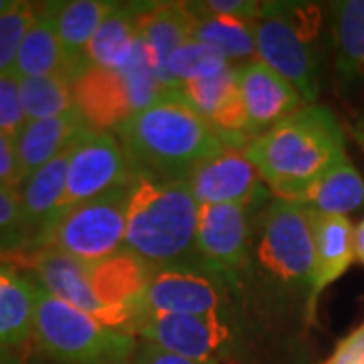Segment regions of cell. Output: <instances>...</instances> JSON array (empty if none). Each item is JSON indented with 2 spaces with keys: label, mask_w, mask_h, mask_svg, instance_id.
Listing matches in <instances>:
<instances>
[{
  "label": "cell",
  "mask_w": 364,
  "mask_h": 364,
  "mask_svg": "<svg viewBox=\"0 0 364 364\" xmlns=\"http://www.w3.org/2000/svg\"><path fill=\"white\" fill-rule=\"evenodd\" d=\"M31 265L37 282L55 298L71 304L107 328L136 336L134 328L154 272L152 265L126 251L100 261L39 251Z\"/></svg>",
  "instance_id": "1"
},
{
  "label": "cell",
  "mask_w": 364,
  "mask_h": 364,
  "mask_svg": "<svg viewBox=\"0 0 364 364\" xmlns=\"http://www.w3.org/2000/svg\"><path fill=\"white\" fill-rule=\"evenodd\" d=\"M168 91L158 77L154 61L138 37L130 57L116 69L91 67L75 79V107L95 132L119 130L134 114Z\"/></svg>",
  "instance_id": "8"
},
{
  "label": "cell",
  "mask_w": 364,
  "mask_h": 364,
  "mask_svg": "<svg viewBox=\"0 0 364 364\" xmlns=\"http://www.w3.org/2000/svg\"><path fill=\"white\" fill-rule=\"evenodd\" d=\"M178 91L229 146L245 148L251 142L247 109L239 90L237 67L229 65L215 75L188 81L181 85Z\"/></svg>",
  "instance_id": "15"
},
{
  "label": "cell",
  "mask_w": 364,
  "mask_h": 364,
  "mask_svg": "<svg viewBox=\"0 0 364 364\" xmlns=\"http://www.w3.org/2000/svg\"><path fill=\"white\" fill-rule=\"evenodd\" d=\"M316 259H314V282L310 294V314L326 287H330L348 272L354 255V225L348 217L316 215Z\"/></svg>",
  "instance_id": "21"
},
{
  "label": "cell",
  "mask_w": 364,
  "mask_h": 364,
  "mask_svg": "<svg viewBox=\"0 0 364 364\" xmlns=\"http://www.w3.org/2000/svg\"><path fill=\"white\" fill-rule=\"evenodd\" d=\"M114 6H116V2H112V0L57 2L55 25H57L61 51L65 57L67 71L73 79L79 77V73L83 69L85 49Z\"/></svg>",
  "instance_id": "22"
},
{
  "label": "cell",
  "mask_w": 364,
  "mask_h": 364,
  "mask_svg": "<svg viewBox=\"0 0 364 364\" xmlns=\"http://www.w3.org/2000/svg\"><path fill=\"white\" fill-rule=\"evenodd\" d=\"M55 11H57V2H45L37 6V18L28 28L16 57L13 73L18 79L47 77L57 73L69 75L57 35Z\"/></svg>",
  "instance_id": "24"
},
{
  "label": "cell",
  "mask_w": 364,
  "mask_h": 364,
  "mask_svg": "<svg viewBox=\"0 0 364 364\" xmlns=\"http://www.w3.org/2000/svg\"><path fill=\"white\" fill-rule=\"evenodd\" d=\"M33 235L25 221L18 191L0 186V255L31 249Z\"/></svg>",
  "instance_id": "31"
},
{
  "label": "cell",
  "mask_w": 364,
  "mask_h": 364,
  "mask_svg": "<svg viewBox=\"0 0 364 364\" xmlns=\"http://www.w3.org/2000/svg\"><path fill=\"white\" fill-rule=\"evenodd\" d=\"M14 4H16V0H0V16L6 13V11H11Z\"/></svg>",
  "instance_id": "41"
},
{
  "label": "cell",
  "mask_w": 364,
  "mask_h": 364,
  "mask_svg": "<svg viewBox=\"0 0 364 364\" xmlns=\"http://www.w3.org/2000/svg\"><path fill=\"white\" fill-rule=\"evenodd\" d=\"M245 154L275 198L298 203L326 172L346 160L338 117L324 105H306L245 146Z\"/></svg>",
  "instance_id": "2"
},
{
  "label": "cell",
  "mask_w": 364,
  "mask_h": 364,
  "mask_svg": "<svg viewBox=\"0 0 364 364\" xmlns=\"http://www.w3.org/2000/svg\"><path fill=\"white\" fill-rule=\"evenodd\" d=\"M132 364H200L195 360H188V358H182L178 354H172V352L160 348L156 344H150V342H138V348L134 354V360Z\"/></svg>",
  "instance_id": "36"
},
{
  "label": "cell",
  "mask_w": 364,
  "mask_h": 364,
  "mask_svg": "<svg viewBox=\"0 0 364 364\" xmlns=\"http://www.w3.org/2000/svg\"><path fill=\"white\" fill-rule=\"evenodd\" d=\"M200 205L184 178H160L136 172L132 176L126 215V253L154 269L200 265L196 227Z\"/></svg>",
  "instance_id": "4"
},
{
  "label": "cell",
  "mask_w": 364,
  "mask_h": 364,
  "mask_svg": "<svg viewBox=\"0 0 364 364\" xmlns=\"http://www.w3.org/2000/svg\"><path fill=\"white\" fill-rule=\"evenodd\" d=\"M203 6L208 13L241 18L249 23H255L263 11V2H257V0H207L203 2Z\"/></svg>",
  "instance_id": "34"
},
{
  "label": "cell",
  "mask_w": 364,
  "mask_h": 364,
  "mask_svg": "<svg viewBox=\"0 0 364 364\" xmlns=\"http://www.w3.org/2000/svg\"><path fill=\"white\" fill-rule=\"evenodd\" d=\"M354 255L364 265V219L354 227Z\"/></svg>",
  "instance_id": "39"
},
{
  "label": "cell",
  "mask_w": 364,
  "mask_h": 364,
  "mask_svg": "<svg viewBox=\"0 0 364 364\" xmlns=\"http://www.w3.org/2000/svg\"><path fill=\"white\" fill-rule=\"evenodd\" d=\"M298 203L316 215L348 217V213L364 207V178L346 158L314 182Z\"/></svg>",
  "instance_id": "27"
},
{
  "label": "cell",
  "mask_w": 364,
  "mask_h": 364,
  "mask_svg": "<svg viewBox=\"0 0 364 364\" xmlns=\"http://www.w3.org/2000/svg\"><path fill=\"white\" fill-rule=\"evenodd\" d=\"M26 364H63V363H57V360H53L49 358L47 354H43V352L31 342L28 344V348H26Z\"/></svg>",
  "instance_id": "38"
},
{
  "label": "cell",
  "mask_w": 364,
  "mask_h": 364,
  "mask_svg": "<svg viewBox=\"0 0 364 364\" xmlns=\"http://www.w3.org/2000/svg\"><path fill=\"white\" fill-rule=\"evenodd\" d=\"M116 136L134 174L160 178H186L203 160L229 146L178 90L164 91L124 122Z\"/></svg>",
  "instance_id": "3"
},
{
  "label": "cell",
  "mask_w": 364,
  "mask_h": 364,
  "mask_svg": "<svg viewBox=\"0 0 364 364\" xmlns=\"http://www.w3.org/2000/svg\"><path fill=\"white\" fill-rule=\"evenodd\" d=\"M39 282L0 261V346L25 348L33 342Z\"/></svg>",
  "instance_id": "20"
},
{
  "label": "cell",
  "mask_w": 364,
  "mask_h": 364,
  "mask_svg": "<svg viewBox=\"0 0 364 364\" xmlns=\"http://www.w3.org/2000/svg\"><path fill=\"white\" fill-rule=\"evenodd\" d=\"M186 184L198 205H265L269 191L251 164L245 148L227 146L186 174Z\"/></svg>",
  "instance_id": "14"
},
{
  "label": "cell",
  "mask_w": 364,
  "mask_h": 364,
  "mask_svg": "<svg viewBox=\"0 0 364 364\" xmlns=\"http://www.w3.org/2000/svg\"><path fill=\"white\" fill-rule=\"evenodd\" d=\"M136 338L200 364H245L243 330L231 310L198 316L144 314Z\"/></svg>",
  "instance_id": "10"
},
{
  "label": "cell",
  "mask_w": 364,
  "mask_h": 364,
  "mask_svg": "<svg viewBox=\"0 0 364 364\" xmlns=\"http://www.w3.org/2000/svg\"><path fill=\"white\" fill-rule=\"evenodd\" d=\"M322 364H364V322L340 340Z\"/></svg>",
  "instance_id": "35"
},
{
  "label": "cell",
  "mask_w": 364,
  "mask_h": 364,
  "mask_svg": "<svg viewBox=\"0 0 364 364\" xmlns=\"http://www.w3.org/2000/svg\"><path fill=\"white\" fill-rule=\"evenodd\" d=\"M229 65L231 63L215 47L198 39H188L168 59L164 85L168 90H178L188 81L215 75Z\"/></svg>",
  "instance_id": "29"
},
{
  "label": "cell",
  "mask_w": 364,
  "mask_h": 364,
  "mask_svg": "<svg viewBox=\"0 0 364 364\" xmlns=\"http://www.w3.org/2000/svg\"><path fill=\"white\" fill-rule=\"evenodd\" d=\"M21 95L28 122L59 117L75 109V79L67 73L21 79Z\"/></svg>",
  "instance_id": "28"
},
{
  "label": "cell",
  "mask_w": 364,
  "mask_h": 364,
  "mask_svg": "<svg viewBox=\"0 0 364 364\" xmlns=\"http://www.w3.org/2000/svg\"><path fill=\"white\" fill-rule=\"evenodd\" d=\"M152 4L154 2H116L85 49L81 73L91 67L116 69L122 65L130 57L140 37L144 16L152 9Z\"/></svg>",
  "instance_id": "18"
},
{
  "label": "cell",
  "mask_w": 364,
  "mask_h": 364,
  "mask_svg": "<svg viewBox=\"0 0 364 364\" xmlns=\"http://www.w3.org/2000/svg\"><path fill=\"white\" fill-rule=\"evenodd\" d=\"M25 176L21 170L16 144L11 136L0 132V186L9 191H21Z\"/></svg>",
  "instance_id": "33"
},
{
  "label": "cell",
  "mask_w": 364,
  "mask_h": 364,
  "mask_svg": "<svg viewBox=\"0 0 364 364\" xmlns=\"http://www.w3.org/2000/svg\"><path fill=\"white\" fill-rule=\"evenodd\" d=\"M330 47L340 85L364 87V0L330 4Z\"/></svg>",
  "instance_id": "19"
},
{
  "label": "cell",
  "mask_w": 364,
  "mask_h": 364,
  "mask_svg": "<svg viewBox=\"0 0 364 364\" xmlns=\"http://www.w3.org/2000/svg\"><path fill=\"white\" fill-rule=\"evenodd\" d=\"M71 150H67L61 156H57L51 162H47L45 166H41L37 172H33L18 191L26 227L33 235V243L37 241V237L45 231V227L61 210ZM31 249H33V245H31Z\"/></svg>",
  "instance_id": "23"
},
{
  "label": "cell",
  "mask_w": 364,
  "mask_h": 364,
  "mask_svg": "<svg viewBox=\"0 0 364 364\" xmlns=\"http://www.w3.org/2000/svg\"><path fill=\"white\" fill-rule=\"evenodd\" d=\"M134 172L114 132H87L71 150L65 195L59 215L117 186H128Z\"/></svg>",
  "instance_id": "13"
},
{
  "label": "cell",
  "mask_w": 364,
  "mask_h": 364,
  "mask_svg": "<svg viewBox=\"0 0 364 364\" xmlns=\"http://www.w3.org/2000/svg\"><path fill=\"white\" fill-rule=\"evenodd\" d=\"M229 282L200 265L158 267L142 299L144 314L198 316L229 310Z\"/></svg>",
  "instance_id": "12"
},
{
  "label": "cell",
  "mask_w": 364,
  "mask_h": 364,
  "mask_svg": "<svg viewBox=\"0 0 364 364\" xmlns=\"http://www.w3.org/2000/svg\"><path fill=\"white\" fill-rule=\"evenodd\" d=\"M140 340L107 328L39 284L33 344L63 364H132Z\"/></svg>",
  "instance_id": "7"
},
{
  "label": "cell",
  "mask_w": 364,
  "mask_h": 364,
  "mask_svg": "<svg viewBox=\"0 0 364 364\" xmlns=\"http://www.w3.org/2000/svg\"><path fill=\"white\" fill-rule=\"evenodd\" d=\"M87 132H91V128L77 107L59 117L28 122L14 140L25 181L47 162L71 150Z\"/></svg>",
  "instance_id": "17"
},
{
  "label": "cell",
  "mask_w": 364,
  "mask_h": 364,
  "mask_svg": "<svg viewBox=\"0 0 364 364\" xmlns=\"http://www.w3.org/2000/svg\"><path fill=\"white\" fill-rule=\"evenodd\" d=\"M186 6L193 14V39L215 47L229 63H249L257 57L253 23L208 13L203 2H186Z\"/></svg>",
  "instance_id": "26"
},
{
  "label": "cell",
  "mask_w": 364,
  "mask_h": 364,
  "mask_svg": "<svg viewBox=\"0 0 364 364\" xmlns=\"http://www.w3.org/2000/svg\"><path fill=\"white\" fill-rule=\"evenodd\" d=\"M239 90L247 109L251 140L306 107L299 91L259 59L237 67Z\"/></svg>",
  "instance_id": "16"
},
{
  "label": "cell",
  "mask_w": 364,
  "mask_h": 364,
  "mask_svg": "<svg viewBox=\"0 0 364 364\" xmlns=\"http://www.w3.org/2000/svg\"><path fill=\"white\" fill-rule=\"evenodd\" d=\"M265 205H200L196 227L200 263L229 284L243 282L251 265L255 219Z\"/></svg>",
  "instance_id": "11"
},
{
  "label": "cell",
  "mask_w": 364,
  "mask_h": 364,
  "mask_svg": "<svg viewBox=\"0 0 364 364\" xmlns=\"http://www.w3.org/2000/svg\"><path fill=\"white\" fill-rule=\"evenodd\" d=\"M37 6L33 2H16L0 16V75L14 71L21 45L37 18Z\"/></svg>",
  "instance_id": "30"
},
{
  "label": "cell",
  "mask_w": 364,
  "mask_h": 364,
  "mask_svg": "<svg viewBox=\"0 0 364 364\" xmlns=\"http://www.w3.org/2000/svg\"><path fill=\"white\" fill-rule=\"evenodd\" d=\"M140 39L150 53L158 77L164 85L166 63L172 53L188 39H193V14L186 2H154L144 16Z\"/></svg>",
  "instance_id": "25"
},
{
  "label": "cell",
  "mask_w": 364,
  "mask_h": 364,
  "mask_svg": "<svg viewBox=\"0 0 364 364\" xmlns=\"http://www.w3.org/2000/svg\"><path fill=\"white\" fill-rule=\"evenodd\" d=\"M352 138L356 140V144L364 148V109L360 116L356 117V122H354V126H352Z\"/></svg>",
  "instance_id": "40"
},
{
  "label": "cell",
  "mask_w": 364,
  "mask_h": 364,
  "mask_svg": "<svg viewBox=\"0 0 364 364\" xmlns=\"http://www.w3.org/2000/svg\"><path fill=\"white\" fill-rule=\"evenodd\" d=\"M128 186H117L57 215L37 237L33 249L81 261L107 259L126 249Z\"/></svg>",
  "instance_id": "9"
},
{
  "label": "cell",
  "mask_w": 364,
  "mask_h": 364,
  "mask_svg": "<svg viewBox=\"0 0 364 364\" xmlns=\"http://www.w3.org/2000/svg\"><path fill=\"white\" fill-rule=\"evenodd\" d=\"M26 348L0 346V364H26Z\"/></svg>",
  "instance_id": "37"
},
{
  "label": "cell",
  "mask_w": 364,
  "mask_h": 364,
  "mask_svg": "<svg viewBox=\"0 0 364 364\" xmlns=\"http://www.w3.org/2000/svg\"><path fill=\"white\" fill-rule=\"evenodd\" d=\"M316 259L314 213L299 203L269 198L255 219L249 273L289 298L310 301Z\"/></svg>",
  "instance_id": "6"
},
{
  "label": "cell",
  "mask_w": 364,
  "mask_h": 364,
  "mask_svg": "<svg viewBox=\"0 0 364 364\" xmlns=\"http://www.w3.org/2000/svg\"><path fill=\"white\" fill-rule=\"evenodd\" d=\"M326 14L330 6L318 2H263L253 23L257 59L286 77L308 105L320 95Z\"/></svg>",
  "instance_id": "5"
},
{
  "label": "cell",
  "mask_w": 364,
  "mask_h": 364,
  "mask_svg": "<svg viewBox=\"0 0 364 364\" xmlns=\"http://www.w3.org/2000/svg\"><path fill=\"white\" fill-rule=\"evenodd\" d=\"M26 124L28 119L23 107L21 79L14 73L0 75V132L16 140Z\"/></svg>",
  "instance_id": "32"
}]
</instances>
